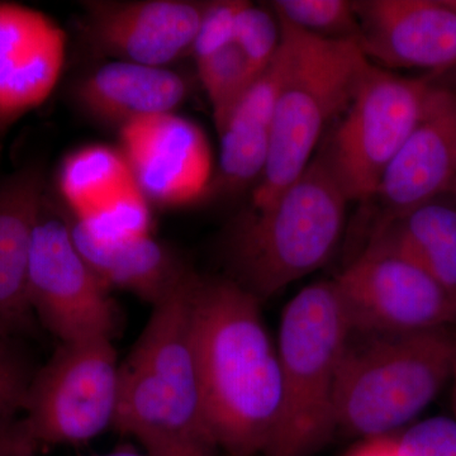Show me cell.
Listing matches in <instances>:
<instances>
[{
    "label": "cell",
    "instance_id": "1",
    "mask_svg": "<svg viewBox=\"0 0 456 456\" xmlns=\"http://www.w3.org/2000/svg\"><path fill=\"white\" fill-rule=\"evenodd\" d=\"M260 299L233 279L198 278L193 341L204 422L215 448L265 454L278 424L281 362Z\"/></svg>",
    "mask_w": 456,
    "mask_h": 456
},
{
    "label": "cell",
    "instance_id": "2",
    "mask_svg": "<svg viewBox=\"0 0 456 456\" xmlns=\"http://www.w3.org/2000/svg\"><path fill=\"white\" fill-rule=\"evenodd\" d=\"M191 273L155 305L139 341L119 365V398L113 428L142 444L149 456L215 448L204 422L193 341Z\"/></svg>",
    "mask_w": 456,
    "mask_h": 456
},
{
    "label": "cell",
    "instance_id": "3",
    "mask_svg": "<svg viewBox=\"0 0 456 456\" xmlns=\"http://www.w3.org/2000/svg\"><path fill=\"white\" fill-rule=\"evenodd\" d=\"M278 22L281 82L268 161L251 209L273 202L298 179L327 128L349 107L370 62L358 41L327 40Z\"/></svg>",
    "mask_w": 456,
    "mask_h": 456
},
{
    "label": "cell",
    "instance_id": "4",
    "mask_svg": "<svg viewBox=\"0 0 456 456\" xmlns=\"http://www.w3.org/2000/svg\"><path fill=\"white\" fill-rule=\"evenodd\" d=\"M351 336L334 279L308 284L287 303L277 338L281 410L264 456H312L331 439L338 371Z\"/></svg>",
    "mask_w": 456,
    "mask_h": 456
},
{
    "label": "cell",
    "instance_id": "5",
    "mask_svg": "<svg viewBox=\"0 0 456 456\" xmlns=\"http://www.w3.org/2000/svg\"><path fill=\"white\" fill-rule=\"evenodd\" d=\"M347 203L318 154L273 202L240 220L230 241L233 281L263 301L316 272L340 242Z\"/></svg>",
    "mask_w": 456,
    "mask_h": 456
},
{
    "label": "cell",
    "instance_id": "6",
    "mask_svg": "<svg viewBox=\"0 0 456 456\" xmlns=\"http://www.w3.org/2000/svg\"><path fill=\"white\" fill-rule=\"evenodd\" d=\"M455 356L452 329L351 336L336 386V431L367 440L403 430L450 383Z\"/></svg>",
    "mask_w": 456,
    "mask_h": 456
},
{
    "label": "cell",
    "instance_id": "7",
    "mask_svg": "<svg viewBox=\"0 0 456 456\" xmlns=\"http://www.w3.org/2000/svg\"><path fill=\"white\" fill-rule=\"evenodd\" d=\"M436 86L431 77H403L369 62L353 101L320 152L349 202L370 200Z\"/></svg>",
    "mask_w": 456,
    "mask_h": 456
},
{
    "label": "cell",
    "instance_id": "8",
    "mask_svg": "<svg viewBox=\"0 0 456 456\" xmlns=\"http://www.w3.org/2000/svg\"><path fill=\"white\" fill-rule=\"evenodd\" d=\"M119 365L112 338L61 342L27 392L20 419L36 445L86 443L113 428Z\"/></svg>",
    "mask_w": 456,
    "mask_h": 456
},
{
    "label": "cell",
    "instance_id": "9",
    "mask_svg": "<svg viewBox=\"0 0 456 456\" xmlns=\"http://www.w3.org/2000/svg\"><path fill=\"white\" fill-rule=\"evenodd\" d=\"M28 298L36 320L61 342L112 338L118 326L110 287L77 250L68 213L49 191L33 231Z\"/></svg>",
    "mask_w": 456,
    "mask_h": 456
},
{
    "label": "cell",
    "instance_id": "10",
    "mask_svg": "<svg viewBox=\"0 0 456 456\" xmlns=\"http://www.w3.org/2000/svg\"><path fill=\"white\" fill-rule=\"evenodd\" d=\"M334 281L354 335L415 334L456 325V294L398 255L365 248Z\"/></svg>",
    "mask_w": 456,
    "mask_h": 456
},
{
    "label": "cell",
    "instance_id": "11",
    "mask_svg": "<svg viewBox=\"0 0 456 456\" xmlns=\"http://www.w3.org/2000/svg\"><path fill=\"white\" fill-rule=\"evenodd\" d=\"M121 149L147 202L165 207L196 202L211 187V146L200 126L174 113L121 126Z\"/></svg>",
    "mask_w": 456,
    "mask_h": 456
},
{
    "label": "cell",
    "instance_id": "12",
    "mask_svg": "<svg viewBox=\"0 0 456 456\" xmlns=\"http://www.w3.org/2000/svg\"><path fill=\"white\" fill-rule=\"evenodd\" d=\"M208 2L137 0L84 3L86 37L114 60L165 66L193 46Z\"/></svg>",
    "mask_w": 456,
    "mask_h": 456
},
{
    "label": "cell",
    "instance_id": "13",
    "mask_svg": "<svg viewBox=\"0 0 456 456\" xmlns=\"http://www.w3.org/2000/svg\"><path fill=\"white\" fill-rule=\"evenodd\" d=\"M358 44L389 69L448 70L456 65V7L435 0L354 2Z\"/></svg>",
    "mask_w": 456,
    "mask_h": 456
},
{
    "label": "cell",
    "instance_id": "14",
    "mask_svg": "<svg viewBox=\"0 0 456 456\" xmlns=\"http://www.w3.org/2000/svg\"><path fill=\"white\" fill-rule=\"evenodd\" d=\"M455 176L456 92L437 86L369 200L379 204L377 222L440 200L452 191Z\"/></svg>",
    "mask_w": 456,
    "mask_h": 456
},
{
    "label": "cell",
    "instance_id": "15",
    "mask_svg": "<svg viewBox=\"0 0 456 456\" xmlns=\"http://www.w3.org/2000/svg\"><path fill=\"white\" fill-rule=\"evenodd\" d=\"M66 35L40 11L0 2V139L56 88Z\"/></svg>",
    "mask_w": 456,
    "mask_h": 456
},
{
    "label": "cell",
    "instance_id": "16",
    "mask_svg": "<svg viewBox=\"0 0 456 456\" xmlns=\"http://www.w3.org/2000/svg\"><path fill=\"white\" fill-rule=\"evenodd\" d=\"M46 191L38 164L20 167L0 182V338L36 331L28 298L29 253Z\"/></svg>",
    "mask_w": 456,
    "mask_h": 456
},
{
    "label": "cell",
    "instance_id": "17",
    "mask_svg": "<svg viewBox=\"0 0 456 456\" xmlns=\"http://www.w3.org/2000/svg\"><path fill=\"white\" fill-rule=\"evenodd\" d=\"M77 250L108 287L121 288L158 305L193 273L150 235L101 239L69 217Z\"/></svg>",
    "mask_w": 456,
    "mask_h": 456
},
{
    "label": "cell",
    "instance_id": "18",
    "mask_svg": "<svg viewBox=\"0 0 456 456\" xmlns=\"http://www.w3.org/2000/svg\"><path fill=\"white\" fill-rule=\"evenodd\" d=\"M188 95L182 75L160 66L113 60L77 84L80 106L101 121L121 126L156 114L173 113Z\"/></svg>",
    "mask_w": 456,
    "mask_h": 456
},
{
    "label": "cell",
    "instance_id": "19",
    "mask_svg": "<svg viewBox=\"0 0 456 456\" xmlns=\"http://www.w3.org/2000/svg\"><path fill=\"white\" fill-rule=\"evenodd\" d=\"M279 82L281 64L277 53L272 65L248 86L218 130V178L224 191H241L263 175L272 142Z\"/></svg>",
    "mask_w": 456,
    "mask_h": 456
},
{
    "label": "cell",
    "instance_id": "20",
    "mask_svg": "<svg viewBox=\"0 0 456 456\" xmlns=\"http://www.w3.org/2000/svg\"><path fill=\"white\" fill-rule=\"evenodd\" d=\"M365 248L398 255L456 294V206L434 200L375 222Z\"/></svg>",
    "mask_w": 456,
    "mask_h": 456
},
{
    "label": "cell",
    "instance_id": "21",
    "mask_svg": "<svg viewBox=\"0 0 456 456\" xmlns=\"http://www.w3.org/2000/svg\"><path fill=\"white\" fill-rule=\"evenodd\" d=\"M57 185L71 217L79 220L137 188L122 152L104 145L82 147L66 156Z\"/></svg>",
    "mask_w": 456,
    "mask_h": 456
},
{
    "label": "cell",
    "instance_id": "22",
    "mask_svg": "<svg viewBox=\"0 0 456 456\" xmlns=\"http://www.w3.org/2000/svg\"><path fill=\"white\" fill-rule=\"evenodd\" d=\"M273 9L279 20L327 40L358 41L359 26L354 2L347 0H277Z\"/></svg>",
    "mask_w": 456,
    "mask_h": 456
},
{
    "label": "cell",
    "instance_id": "23",
    "mask_svg": "<svg viewBox=\"0 0 456 456\" xmlns=\"http://www.w3.org/2000/svg\"><path fill=\"white\" fill-rule=\"evenodd\" d=\"M198 75L213 110L216 128L220 130L228 114L250 86L245 57L235 44L230 45L202 64L197 65Z\"/></svg>",
    "mask_w": 456,
    "mask_h": 456
},
{
    "label": "cell",
    "instance_id": "24",
    "mask_svg": "<svg viewBox=\"0 0 456 456\" xmlns=\"http://www.w3.org/2000/svg\"><path fill=\"white\" fill-rule=\"evenodd\" d=\"M248 65L251 82L272 65L281 46L278 18L248 2L237 18L235 41Z\"/></svg>",
    "mask_w": 456,
    "mask_h": 456
},
{
    "label": "cell",
    "instance_id": "25",
    "mask_svg": "<svg viewBox=\"0 0 456 456\" xmlns=\"http://www.w3.org/2000/svg\"><path fill=\"white\" fill-rule=\"evenodd\" d=\"M18 338H0V430L23 412L27 392L36 370Z\"/></svg>",
    "mask_w": 456,
    "mask_h": 456
},
{
    "label": "cell",
    "instance_id": "26",
    "mask_svg": "<svg viewBox=\"0 0 456 456\" xmlns=\"http://www.w3.org/2000/svg\"><path fill=\"white\" fill-rule=\"evenodd\" d=\"M74 220L101 239L149 235V204L136 188L102 211Z\"/></svg>",
    "mask_w": 456,
    "mask_h": 456
},
{
    "label": "cell",
    "instance_id": "27",
    "mask_svg": "<svg viewBox=\"0 0 456 456\" xmlns=\"http://www.w3.org/2000/svg\"><path fill=\"white\" fill-rule=\"evenodd\" d=\"M246 4L248 2L242 0L207 3L206 12L191 46L197 65L233 44L237 18Z\"/></svg>",
    "mask_w": 456,
    "mask_h": 456
},
{
    "label": "cell",
    "instance_id": "28",
    "mask_svg": "<svg viewBox=\"0 0 456 456\" xmlns=\"http://www.w3.org/2000/svg\"><path fill=\"white\" fill-rule=\"evenodd\" d=\"M402 456H456V422L431 417L395 434Z\"/></svg>",
    "mask_w": 456,
    "mask_h": 456
},
{
    "label": "cell",
    "instance_id": "29",
    "mask_svg": "<svg viewBox=\"0 0 456 456\" xmlns=\"http://www.w3.org/2000/svg\"><path fill=\"white\" fill-rule=\"evenodd\" d=\"M38 446L27 434L22 419L0 430V456H37Z\"/></svg>",
    "mask_w": 456,
    "mask_h": 456
},
{
    "label": "cell",
    "instance_id": "30",
    "mask_svg": "<svg viewBox=\"0 0 456 456\" xmlns=\"http://www.w3.org/2000/svg\"><path fill=\"white\" fill-rule=\"evenodd\" d=\"M345 456H402L395 435L362 440Z\"/></svg>",
    "mask_w": 456,
    "mask_h": 456
},
{
    "label": "cell",
    "instance_id": "31",
    "mask_svg": "<svg viewBox=\"0 0 456 456\" xmlns=\"http://www.w3.org/2000/svg\"><path fill=\"white\" fill-rule=\"evenodd\" d=\"M97 456H149L142 454V452H140L139 450L134 449V446L131 445H125V446H118V448H116L112 450V452H107V454H102Z\"/></svg>",
    "mask_w": 456,
    "mask_h": 456
},
{
    "label": "cell",
    "instance_id": "32",
    "mask_svg": "<svg viewBox=\"0 0 456 456\" xmlns=\"http://www.w3.org/2000/svg\"><path fill=\"white\" fill-rule=\"evenodd\" d=\"M450 384H452V419H454L456 422V356L454 360V367H452V378H450Z\"/></svg>",
    "mask_w": 456,
    "mask_h": 456
},
{
    "label": "cell",
    "instance_id": "33",
    "mask_svg": "<svg viewBox=\"0 0 456 456\" xmlns=\"http://www.w3.org/2000/svg\"><path fill=\"white\" fill-rule=\"evenodd\" d=\"M213 450L211 448H200L188 450V452H179V454L171 456H213Z\"/></svg>",
    "mask_w": 456,
    "mask_h": 456
},
{
    "label": "cell",
    "instance_id": "34",
    "mask_svg": "<svg viewBox=\"0 0 456 456\" xmlns=\"http://www.w3.org/2000/svg\"><path fill=\"white\" fill-rule=\"evenodd\" d=\"M450 194H452V196L454 197L456 206V176L454 180V184H452V191H450Z\"/></svg>",
    "mask_w": 456,
    "mask_h": 456
},
{
    "label": "cell",
    "instance_id": "35",
    "mask_svg": "<svg viewBox=\"0 0 456 456\" xmlns=\"http://www.w3.org/2000/svg\"><path fill=\"white\" fill-rule=\"evenodd\" d=\"M452 4H454V5H455V7H456V2H452Z\"/></svg>",
    "mask_w": 456,
    "mask_h": 456
}]
</instances>
